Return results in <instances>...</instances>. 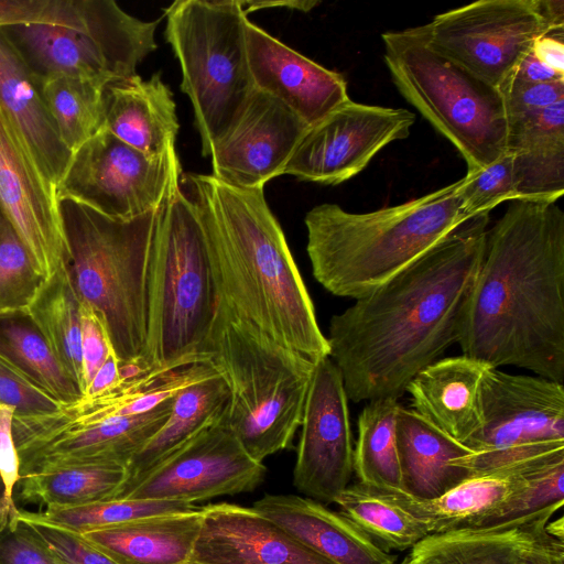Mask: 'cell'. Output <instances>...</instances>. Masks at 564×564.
Masks as SVG:
<instances>
[{
    "mask_svg": "<svg viewBox=\"0 0 564 564\" xmlns=\"http://www.w3.org/2000/svg\"><path fill=\"white\" fill-rule=\"evenodd\" d=\"M226 423L204 427L149 470L122 498L194 503L253 491L264 479Z\"/></svg>",
    "mask_w": 564,
    "mask_h": 564,
    "instance_id": "2e32d148",
    "label": "cell"
},
{
    "mask_svg": "<svg viewBox=\"0 0 564 564\" xmlns=\"http://www.w3.org/2000/svg\"><path fill=\"white\" fill-rule=\"evenodd\" d=\"M202 507L141 518L80 533L118 564H188L200 531Z\"/></svg>",
    "mask_w": 564,
    "mask_h": 564,
    "instance_id": "4316f807",
    "label": "cell"
},
{
    "mask_svg": "<svg viewBox=\"0 0 564 564\" xmlns=\"http://www.w3.org/2000/svg\"><path fill=\"white\" fill-rule=\"evenodd\" d=\"M488 368L464 355L433 361L405 389L411 409L465 445L481 425L482 383Z\"/></svg>",
    "mask_w": 564,
    "mask_h": 564,
    "instance_id": "603a6c76",
    "label": "cell"
},
{
    "mask_svg": "<svg viewBox=\"0 0 564 564\" xmlns=\"http://www.w3.org/2000/svg\"><path fill=\"white\" fill-rule=\"evenodd\" d=\"M37 84L59 139L70 153L104 128L105 88L68 76L47 77Z\"/></svg>",
    "mask_w": 564,
    "mask_h": 564,
    "instance_id": "d590c367",
    "label": "cell"
},
{
    "mask_svg": "<svg viewBox=\"0 0 564 564\" xmlns=\"http://www.w3.org/2000/svg\"><path fill=\"white\" fill-rule=\"evenodd\" d=\"M0 212L22 239L44 279L67 262L68 245L57 188L1 108Z\"/></svg>",
    "mask_w": 564,
    "mask_h": 564,
    "instance_id": "ac0fdd59",
    "label": "cell"
},
{
    "mask_svg": "<svg viewBox=\"0 0 564 564\" xmlns=\"http://www.w3.org/2000/svg\"><path fill=\"white\" fill-rule=\"evenodd\" d=\"M188 564H198V563L189 562Z\"/></svg>",
    "mask_w": 564,
    "mask_h": 564,
    "instance_id": "680465c9",
    "label": "cell"
},
{
    "mask_svg": "<svg viewBox=\"0 0 564 564\" xmlns=\"http://www.w3.org/2000/svg\"><path fill=\"white\" fill-rule=\"evenodd\" d=\"M457 343L491 368L564 381V212L557 200H510L487 230Z\"/></svg>",
    "mask_w": 564,
    "mask_h": 564,
    "instance_id": "7a4b0ae2",
    "label": "cell"
},
{
    "mask_svg": "<svg viewBox=\"0 0 564 564\" xmlns=\"http://www.w3.org/2000/svg\"><path fill=\"white\" fill-rule=\"evenodd\" d=\"M457 193L467 219L490 210L502 202L519 199L512 154L506 152L494 163L467 171L458 181Z\"/></svg>",
    "mask_w": 564,
    "mask_h": 564,
    "instance_id": "ab89813d",
    "label": "cell"
},
{
    "mask_svg": "<svg viewBox=\"0 0 564 564\" xmlns=\"http://www.w3.org/2000/svg\"><path fill=\"white\" fill-rule=\"evenodd\" d=\"M511 154L519 199L558 200L562 197L564 145Z\"/></svg>",
    "mask_w": 564,
    "mask_h": 564,
    "instance_id": "60d3db41",
    "label": "cell"
},
{
    "mask_svg": "<svg viewBox=\"0 0 564 564\" xmlns=\"http://www.w3.org/2000/svg\"><path fill=\"white\" fill-rule=\"evenodd\" d=\"M533 8L550 30L564 29L563 0H532Z\"/></svg>",
    "mask_w": 564,
    "mask_h": 564,
    "instance_id": "db71d44e",
    "label": "cell"
},
{
    "mask_svg": "<svg viewBox=\"0 0 564 564\" xmlns=\"http://www.w3.org/2000/svg\"><path fill=\"white\" fill-rule=\"evenodd\" d=\"M127 479L118 465L76 464L39 469L22 475L20 499L48 507H74L117 498Z\"/></svg>",
    "mask_w": 564,
    "mask_h": 564,
    "instance_id": "1f68e13d",
    "label": "cell"
},
{
    "mask_svg": "<svg viewBox=\"0 0 564 564\" xmlns=\"http://www.w3.org/2000/svg\"><path fill=\"white\" fill-rule=\"evenodd\" d=\"M0 564H66L13 517L0 527Z\"/></svg>",
    "mask_w": 564,
    "mask_h": 564,
    "instance_id": "f6af8a7d",
    "label": "cell"
},
{
    "mask_svg": "<svg viewBox=\"0 0 564 564\" xmlns=\"http://www.w3.org/2000/svg\"><path fill=\"white\" fill-rule=\"evenodd\" d=\"M564 451L544 456L530 465L520 488L484 527L529 517L564 502Z\"/></svg>",
    "mask_w": 564,
    "mask_h": 564,
    "instance_id": "74e56055",
    "label": "cell"
},
{
    "mask_svg": "<svg viewBox=\"0 0 564 564\" xmlns=\"http://www.w3.org/2000/svg\"><path fill=\"white\" fill-rule=\"evenodd\" d=\"M191 562L198 564H333L297 542L252 507H202Z\"/></svg>",
    "mask_w": 564,
    "mask_h": 564,
    "instance_id": "44dd1931",
    "label": "cell"
},
{
    "mask_svg": "<svg viewBox=\"0 0 564 564\" xmlns=\"http://www.w3.org/2000/svg\"><path fill=\"white\" fill-rule=\"evenodd\" d=\"M429 45L501 90L550 30L532 0H480L422 25Z\"/></svg>",
    "mask_w": 564,
    "mask_h": 564,
    "instance_id": "5bb4252c",
    "label": "cell"
},
{
    "mask_svg": "<svg viewBox=\"0 0 564 564\" xmlns=\"http://www.w3.org/2000/svg\"><path fill=\"white\" fill-rule=\"evenodd\" d=\"M229 400L228 384L216 369L181 389L164 425L127 465L124 486L115 499L122 498L149 470L204 427L225 417Z\"/></svg>",
    "mask_w": 564,
    "mask_h": 564,
    "instance_id": "f1b7e54d",
    "label": "cell"
},
{
    "mask_svg": "<svg viewBox=\"0 0 564 564\" xmlns=\"http://www.w3.org/2000/svg\"><path fill=\"white\" fill-rule=\"evenodd\" d=\"M397 399L369 401L357 421L354 471L358 481L383 490H402L403 480L397 445Z\"/></svg>",
    "mask_w": 564,
    "mask_h": 564,
    "instance_id": "d6a6232c",
    "label": "cell"
},
{
    "mask_svg": "<svg viewBox=\"0 0 564 564\" xmlns=\"http://www.w3.org/2000/svg\"><path fill=\"white\" fill-rule=\"evenodd\" d=\"M104 128L128 145L153 158L175 149L180 129L176 104L169 86L155 73L108 84L102 93Z\"/></svg>",
    "mask_w": 564,
    "mask_h": 564,
    "instance_id": "cb8c5ba5",
    "label": "cell"
},
{
    "mask_svg": "<svg viewBox=\"0 0 564 564\" xmlns=\"http://www.w3.org/2000/svg\"><path fill=\"white\" fill-rule=\"evenodd\" d=\"M25 313L83 394L80 300L66 263L43 280Z\"/></svg>",
    "mask_w": 564,
    "mask_h": 564,
    "instance_id": "4dcf8cb0",
    "label": "cell"
},
{
    "mask_svg": "<svg viewBox=\"0 0 564 564\" xmlns=\"http://www.w3.org/2000/svg\"><path fill=\"white\" fill-rule=\"evenodd\" d=\"M392 82L464 158L482 169L507 151V113L500 90L432 48L422 25L381 34Z\"/></svg>",
    "mask_w": 564,
    "mask_h": 564,
    "instance_id": "ba28073f",
    "label": "cell"
},
{
    "mask_svg": "<svg viewBox=\"0 0 564 564\" xmlns=\"http://www.w3.org/2000/svg\"><path fill=\"white\" fill-rule=\"evenodd\" d=\"M414 122L409 109L349 99L305 130L283 175L340 184L360 173L386 145L408 138Z\"/></svg>",
    "mask_w": 564,
    "mask_h": 564,
    "instance_id": "9a60e30c",
    "label": "cell"
},
{
    "mask_svg": "<svg viewBox=\"0 0 564 564\" xmlns=\"http://www.w3.org/2000/svg\"><path fill=\"white\" fill-rule=\"evenodd\" d=\"M500 93L508 118L540 110L564 100V80L554 83L509 82Z\"/></svg>",
    "mask_w": 564,
    "mask_h": 564,
    "instance_id": "7dc6e473",
    "label": "cell"
},
{
    "mask_svg": "<svg viewBox=\"0 0 564 564\" xmlns=\"http://www.w3.org/2000/svg\"><path fill=\"white\" fill-rule=\"evenodd\" d=\"M246 46L254 88L278 98L308 127L350 99L341 74L292 50L249 20Z\"/></svg>",
    "mask_w": 564,
    "mask_h": 564,
    "instance_id": "ffe728a7",
    "label": "cell"
},
{
    "mask_svg": "<svg viewBox=\"0 0 564 564\" xmlns=\"http://www.w3.org/2000/svg\"><path fill=\"white\" fill-rule=\"evenodd\" d=\"M174 397L131 416L88 420L64 404L57 412L13 415L12 435L22 475L62 465L100 464L127 467L169 419Z\"/></svg>",
    "mask_w": 564,
    "mask_h": 564,
    "instance_id": "4fadbf2b",
    "label": "cell"
},
{
    "mask_svg": "<svg viewBox=\"0 0 564 564\" xmlns=\"http://www.w3.org/2000/svg\"><path fill=\"white\" fill-rule=\"evenodd\" d=\"M155 21L140 20L115 1L102 0L96 15L83 26L44 23L14 24L0 31L15 48L33 78L68 76L101 88L137 73L156 50Z\"/></svg>",
    "mask_w": 564,
    "mask_h": 564,
    "instance_id": "30bf717a",
    "label": "cell"
},
{
    "mask_svg": "<svg viewBox=\"0 0 564 564\" xmlns=\"http://www.w3.org/2000/svg\"><path fill=\"white\" fill-rule=\"evenodd\" d=\"M308 128L278 98L254 89L209 158L212 174L240 188H263L283 175L295 147Z\"/></svg>",
    "mask_w": 564,
    "mask_h": 564,
    "instance_id": "d6986e66",
    "label": "cell"
},
{
    "mask_svg": "<svg viewBox=\"0 0 564 564\" xmlns=\"http://www.w3.org/2000/svg\"><path fill=\"white\" fill-rule=\"evenodd\" d=\"M182 173L175 149L164 156H149L102 128L72 153L57 196L106 217L129 220L156 210Z\"/></svg>",
    "mask_w": 564,
    "mask_h": 564,
    "instance_id": "7c38bea8",
    "label": "cell"
},
{
    "mask_svg": "<svg viewBox=\"0 0 564 564\" xmlns=\"http://www.w3.org/2000/svg\"><path fill=\"white\" fill-rule=\"evenodd\" d=\"M563 503L514 521L430 534L410 551L412 564H511L521 545Z\"/></svg>",
    "mask_w": 564,
    "mask_h": 564,
    "instance_id": "f546056e",
    "label": "cell"
},
{
    "mask_svg": "<svg viewBox=\"0 0 564 564\" xmlns=\"http://www.w3.org/2000/svg\"><path fill=\"white\" fill-rule=\"evenodd\" d=\"M23 523L36 540L66 564H118L78 533L40 523Z\"/></svg>",
    "mask_w": 564,
    "mask_h": 564,
    "instance_id": "ee69618b",
    "label": "cell"
},
{
    "mask_svg": "<svg viewBox=\"0 0 564 564\" xmlns=\"http://www.w3.org/2000/svg\"><path fill=\"white\" fill-rule=\"evenodd\" d=\"M176 176L156 212L148 268L144 366L206 362L219 295L196 206Z\"/></svg>",
    "mask_w": 564,
    "mask_h": 564,
    "instance_id": "5b68a950",
    "label": "cell"
},
{
    "mask_svg": "<svg viewBox=\"0 0 564 564\" xmlns=\"http://www.w3.org/2000/svg\"><path fill=\"white\" fill-rule=\"evenodd\" d=\"M252 508L333 564H395L397 558L340 511L297 495H264Z\"/></svg>",
    "mask_w": 564,
    "mask_h": 564,
    "instance_id": "7402d4cb",
    "label": "cell"
},
{
    "mask_svg": "<svg viewBox=\"0 0 564 564\" xmlns=\"http://www.w3.org/2000/svg\"><path fill=\"white\" fill-rule=\"evenodd\" d=\"M18 512V507L7 497L6 488L0 476V527L7 524Z\"/></svg>",
    "mask_w": 564,
    "mask_h": 564,
    "instance_id": "9f6ffc18",
    "label": "cell"
},
{
    "mask_svg": "<svg viewBox=\"0 0 564 564\" xmlns=\"http://www.w3.org/2000/svg\"><path fill=\"white\" fill-rule=\"evenodd\" d=\"M395 564H412V562L410 561L409 556L405 557L402 562L400 563H395Z\"/></svg>",
    "mask_w": 564,
    "mask_h": 564,
    "instance_id": "6f0895ef",
    "label": "cell"
},
{
    "mask_svg": "<svg viewBox=\"0 0 564 564\" xmlns=\"http://www.w3.org/2000/svg\"><path fill=\"white\" fill-rule=\"evenodd\" d=\"M319 1L314 0H305V1H245V13L248 15L250 12L260 9L275 8V7H285L286 9L297 10L302 12H308L318 6Z\"/></svg>",
    "mask_w": 564,
    "mask_h": 564,
    "instance_id": "11a10c76",
    "label": "cell"
},
{
    "mask_svg": "<svg viewBox=\"0 0 564 564\" xmlns=\"http://www.w3.org/2000/svg\"><path fill=\"white\" fill-rule=\"evenodd\" d=\"M61 203L66 264L78 299L102 318L118 361H138L147 369L148 268L159 208L120 220Z\"/></svg>",
    "mask_w": 564,
    "mask_h": 564,
    "instance_id": "52a82bcc",
    "label": "cell"
},
{
    "mask_svg": "<svg viewBox=\"0 0 564 564\" xmlns=\"http://www.w3.org/2000/svg\"><path fill=\"white\" fill-rule=\"evenodd\" d=\"M0 108L57 188L72 153L59 139L37 82L1 31Z\"/></svg>",
    "mask_w": 564,
    "mask_h": 564,
    "instance_id": "d4e9b609",
    "label": "cell"
},
{
    "mask_svg": "<svg viewBox=\"0 0 564 564\" xmlns=\"http://www.w3.org/2000/svg\"><path fill=\"white\" fill-rule=\"evenodd\" d=\"M564 145V100L546 108L507 118V151Z\"/></svg>",
    "mask_w": 564,
    "mask_h": 564,
    "instance_id": "b9f144b4",
    "label": "cell"
},
{
    "mask_svg": "<svg viewBox=\"0 0 564 564\" xmlns=\"http://www.w3.org/2000/svg\"><path fill=\"white\" fill-rule=\"evenodd\" d=\"M13 408L0 404V476L7 497L13 500V490L20 480V460L12 435Z\"/></svg>",
    "mask_w": 564,
    "mask_h": 564,
    "instance_id": "c3c4849f",
    "label": "cell"
},
{
    "mask_svg": "<svg viewBox=\"0 0 564 564\" xmlns=\"http://www.w3.org/2000/svg\"><path fill=\"white\" fill-rule=\"evenodd\" d=\"M488 223V213L467 220L332 316L329 358L340 371L348 400H399L419 371L457 343Z\"/></svg>",
    "mask_w": 564,
    "mask_h": 564,
    "instance_id": "6da1fadb",
    "label": "cell"
},
{
    "mask_svg": "<svg viewBox=\"0 0 564 564\" xmlns=\"http://www.w3.org/2000/svg\"><path fill=\"white\" fill-rule=\"evenodd\" d=\"M562 80H564V75L556 73L551 67L542 63L534 55L532 48L522 58L513 75L509 79V82L519 83H554Z\"/></svg>",
    "mask_w": 564,
    "mask_h": 564,
    "instance_id": "816d5d0a",
    "label": "cell"
},
{
    "mask_svg": "<svg viewBox=\"0 0 564 564\" xmlns=\"http://www.w3.org/2000/svg\"><path fill=\"white\" fill-rule=\"evenodd\" d=\"M43 280L22 239L0 212V313L25 311Z\"/></svg>",
    "mask_w": 564,
    "mask_h": 564,
    "instance_id": "f35d334b",
    "label": "cell"
},
{
    "mask_svg": "<svg viewBox=\"0 0 564 564\" xmlns=\"http://www.w3.org/2000/svg\"><path fill=\"white\" fill-rule=\"evenodd\" d=\"M119 361L112 351L87 386L84 397L100 395L120 383L118 373Z\"/></svg>",
    "mask_w": 564,
    "mask_h": 564,
    "instance_id": "f5cc1de1",
    "label": "cell"
},
{
    "mask_svg": "<svg viewBox=\"0 0 564 564\" xmlns=\"http://www.w3.org/2000/svg\"><path fill=\"white\" fill-rule=\"evenodd\" d=\"M197 508L194 503L180 501L109 499L83 506L48 507L37 512L18 509L15 518L80 534L141 518L188 512Z\"/></svg>",
    "mask_w": 564,
    "mask_h": 564,
    "instance_id": "8d00e7d4",
    "label": "cell"
},
{
    "mask_svg": "<svg viewBox=\"0 0 564 564\" xmlns=\"http://www.w3.org/2000/svg\"><path fill=\"white\" fill-rule=\"evenodd\" d=\"M80 336L84 394L87 386L113 349L100 315L90 305L82 302Z\"/></svg>",
    "mask_w": 564,
    "mask_h": 564,
    "instance_id": "bcb514c9",
    "label": "cell"
},
{
    "mask_svg": "<svg viewBox=\"0 0 564 564\" xmlns=\"http://www.w3.org/2000/svg\"><path fill=\"white\" fill-rule=\"evenodd\" d=\"M205 355L226 380V423L257 462L293 447L314 361L282 346L218 301Z\"/></svg>",
    "mask_w": 564,
    "mask_h": 564,
    "instance_id": "8992f818",
    "label": "cell"
},
{
    "mask_svg": "<svg viewBox=\"0 0 564 564\" xmlns=\"http://www.w3.org/2000/svg\"><path fill=\"white\" fill-rule=\"evenodd\" d=\"M0 404L14 415L32 416L57 412L62 403L0 354Z\"/></svg>",
    "mask_w": 564,
    "mask_h": 564,
    "instance_id": "7bdbcfd3",
    "label": "cell"
},
{
    "mask_svg": "<svg viewBox=\"0 0 564 564\" xmlns=\"http://www.w3.org/2000/svg\"><path fill=\"white\" fill-rule=\"evenodd\" d=\"M540 458L508 469L471 475L432 499L417 498L402 490H381L417 518L430 534L484 527L520 488L528 468Z\"/></svg>",
    "mask_w": 564,
    "mask_h": 564,
    "instance_id": "484cf974",
    "label": "cell"
},
{
    "mask_svg": "<svg viewBox=\"0 0 564 564\" xmlns=\"http://www.w3.org/2000/svg\"><path fill=\"white\" fill-rule=\"evenodd\" d=\"M0 354L59 403L83 395L25 311L0 313Z\"/></svg>",
    "mask_w": 564,
    "mask_h": 564,
    "instance_id": "836d02e7",
    "label": "cell"
},
{
    "mask_svg": "<svg viewBox=\"0 0 564 564\" xmlns=\"http://www.w3.org/2000/svg\"><path fill=\"white\" fill-rule=\"evenodd\" d=\"M397 445L403 491L411 496L432 499L470 476L453 463L471 451L402 405L397 417Z\"/></svg>",
    "mask_w": 564,
    "mask_h": 564,
    "instance_id": "83f0119b",
    "label": "cell"
},
{
    "mask_svg": "<svg viewBox=\"0 0 564 564\" xmlns=\"http://www.w3.org/2000/svg\"><path fill=\"white\" fill-rule=\"evenodd\" d=\"M532 52L542 63L564 75V29L550 31L539 37Z\"/></svg>",
    "mask_w": 564,
    "mask_h": 564,
    "instance_id": "f907efd6",
    "label": "cell"
},
{
    "mask_svg": "<svg viewBox=\"0 0 564 564\" xmlns=\"http://www.w3.org/2000/svg\"><path fill=\"white\" fill-rule=\"evenodd\" d=\"M359 529L391 551L411 550L430 535L426 527L383 490L356 482L334 501Z\"/></svg>",
    "mask_w": 564,
    "mask_h": 564,
    "instance_id": "e575fe53",
    "label": "cell"
},
{
    "mask_svg": "<svg viewBox=\"0 0 564 564\" xmlns=\"http://www.w3.org/2000/svg\"><path fill=\"white\" fill-rule=\"evenodd\" d=\"M293 470V485L305 497L334 502L354 473L348 398L329 357L314 361Z\"/></svg>",
    "mask_w": 564,
    "mask_h": 564,
    "instance_id": "e0dca14e",
    "label": "cell"
},
{
    "mask_svg": "<svg viewBox=\"0 0 564 564\" xmlns=\"http://www.w3.org/2000/svg\"><path fill=\"white\" fill-rule=\"evenodd\" d=\"M458 181L409 202L369 213L324 203L304 218L315 280L339 297L360 299L466 223Z\"/></svg>",
    "mask_w": 564,
    "mask_h": 564,
    "instance_id": "277c9868",
    "label": "cell"
},
{
    "mask_svg": "<svg viewBox=\"0 0 564 564\" xmlns=\"http://www.w3.org/2000/svg\"><path fill=\"white\" fill-rule=\"evenodd\" d=\"M481 410L480 429L465 444L471 453L453 463L470 476L564 451L563 383L490 367Z\"/></svg>",
    "mask_w": 564,
    "mask_h": 564,
    "instance_id": "8fae6325",
    "label": "cell"
},
{
    "mask_svg": "<svg viewBox=\"0 0 564 564\" xmlns=\"http://www.w3.org/2000/svg\"><path fill=\"white\" fill-rule=\"evenodd\" d=\"M540 527L518 550L511 564H564V539Z\"/></svg>",
    "mask_w": 564,
    "mask_h": 564,
    "instance_id": "681fc988",
    "label": "cell"
},
{
    "mask_svg": "<svg viewBox=\"0 0 564 564\" xmlns=\"http://www.w3.org/2000/svg\"><path fill=\"white\" fill-rule=\"evenodd\" d=\"M203 227L219 299L270 338L316 361L329 357L313 301L263 188L183 174Z\"/></svg>",
    "mask_w": 564,
    "mask_h": 564,
    "instance_id": "3957f363",
    "label": "cell"
},
{
    "mask_svg": "<svg viewBox=\"0 0 564 564\" xmlns=\"http://www.w3.org/2000/svg\"><path fill=\"white\" fill-rule=\"evenodd\" d=\"M241 0H177L164 8L165 39L178 61L181 90L189 98L202 155L234 124L254 85Z\"/></svg>",
    "mask_w": 564,
    "mask_h": 564,
    "instance_id": "9c48e42d",
    "label": "cell"
}]
</instances>
